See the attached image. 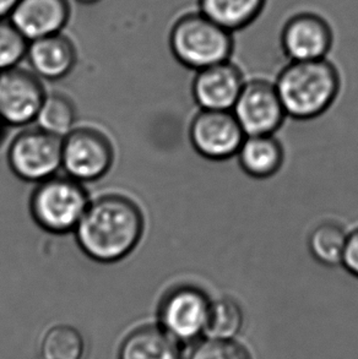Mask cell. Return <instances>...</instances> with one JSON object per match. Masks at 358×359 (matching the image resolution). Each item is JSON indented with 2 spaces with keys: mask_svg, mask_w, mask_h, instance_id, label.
<instances>
[{
  "mask_svg": "<svg viewBox=\"0 0 358 359\" xmlns=\"http://www.w3.org/2000/svg\"><path fill=\"white\" fill-rule=\"evenodd\" d=\"M74 232L79 247L90 259L111 264L128 257L139 244L144 217L131 200L107 195L88 204Z\"/></svg>",
  "mask_w": 358,
  "mask_h": 359,
  "instance_id": "obj_1",
  "label": "cell"
},
{
  "mask_svg": "<svg viewBox=\"0 0 358 359\" xmlns=\"http://www.w3.org/2000/svg\"><path fill=\"white\" fill-rule=\"evenodd\" d=\"M286 116L307 121L329 109L340 91V75L328 59L290 62L276 79Z\"/></svg>",
  "mask_w": 358,
  "mask_h": 359,
  "instance_id": "obj_2",
  "label": "cell"
},
{
  "mask_svg": "<svg viewBox=\"0 0 358 359\" xmlns=\"http://www.w3.org/2000/svg\"><path fill=\"white\" fill-rule=\"evenodd\" d=\"M168 44L177 62L194 72L231 60L234 49L232 32L199 10L175 20Z\"/></svg>",
  "mask_w": 358,
  "mask_h": 359,
  "instance_id": "obj_3",
  "label": "cell"
},
{
  "mask_svg": "<svg viewBox=\"0 0 358 359\" xmlns=\"http://www.w3.org/2000/svg\"><path fill=\"white\" fill-rule=\"evenodd\" d=\"M88 193L70 177H52L39 183L29 209L34 222L49 233L64 234L78 227L88 209Z\"/></svg>",
  "mask_w": 358,
  "mask_h": 359,
  "instance_id": "obj_4",
  "label": "cell"
},
{
  "mask_svg": "<svg viewBox=\"0 0 358 359\" xmlns=\"http://www.w3.org/2000/svg\"><path fill=\"white\" fill-rule=\"evenodd\" d=\"M62 137L39 128L24 131L10 144V168L20 180L29 183L49 180L62 168Z\"/></svg>",
  "mask_w": 358,
  "mask_h": 359,
  "instance_id": "obj_5",
  "label": "cell"
},
{
  "mask_svg": "<svg viewBox=\"0 0 358 359\" xmlns=\"http://www.w3.org/2000/svg\"><path fill=\"white\" fill-rule=\"evenodd\" d=\"M114 152L111 141L90 128L74 129L63 137L62 167L79 183L96 182L111 170Z\"/></svg>",
  "mask_w": 358,
  "mask_h": 359,
  "instance_id": "obj_6",
  "label": "cell"
},
{
  "mask_svg": "<svg viewBox=\"0 0 358 359\" xmlns=\"http://www.w3.org/2000/svg\"><path fill=\"white\" fill-rule=\"evenodd\" d=\"M195 151L211 161H225L237 155L246 137L232 111L201 109L189 129Z\"/></svg>",
  "mask_w": 358,
  "mask_h": 359,
  "instance_id": "obj_7",
  "label": "cell"
},
{
  "mask_svg": "<svg viewBox=\"0 0 358 359\" xmlns=\"http://www.w3.org/2000/svg\"><path fill=\"white\" fill-rule=\"evenodd\" d=\"M232 113L246 135L274 134L286 117L275 83L267 80L244 83Z\"/></svg>",
  "mask_w": 358,
  "mask_h": 359,
  "instance_id": "obj_8",
  "label": "cell"
},
{
  "mask_svg": "<svg viewBox=\"0 0 358 359\" xmlns=\"http://www.w3.org/2000/svg\"><path fill=\"white\" fill-rule=\"evenodd\" d=\"M281 48L290 62L319 60L334 44L329 21L313 11H300L286 20L280 34Z\"/></svg>",
  "mask_w": 358,
  "mask_h": 359,
  "instance_id": "obj_9",
  "label": "cell"
},
{
  "mask_svg": "<svg viewBox=\"0 0 358 359\" xmlns=\"http://www.w3.org/2000/svg\"><path fill=\"white\" fill-rule=\"evenodd\" d=\"M46 95L36 74L18 67L0 72V119L6 126L29 124Z\"/></svg>",
  "mask_w": 358,
  "mask_h": 359,
  "instance_id": "obj_10",
  "label": "cell"
},
{
  "mask_svg": "<svg viewBox=\"0 0 358 359\" xmlns=\"http://www.w3.org/2000/svg\"><path fill=\"white\" fill-rule=\"evenodd\" d=\"M211 302L201 290L179 287L170 292L161 306L162 329L175 340L190 341L204 334Z\"/></svg>",
  "mask_w": 358,
  "mask_h": 359,
  "instance_id": "obj_11",
  "label": "cell"
},
{
  "mask_svg": "<svg viewBox=\"0 0 358 359\" xmlns=\"http://www.w3.org/2000/svg\"><path fill=\"white\" fill-rule=\"evenodd\" d=\"M195 73L192 90L201 109L232 111L246 83L241 69L227 60Z\"/></svg>",
  "mask_w": 358,
  "mask_h": 359,
  "instance_id": "obj_12",
  "label": "cell"
},
{
  "mask_svg": "<svg viewBox=\"0 0 358 359\" xmlns=\"http://www.w3.org/2000/svg\"><path fill=\"white\" fill-rule=\"evenodd\" d=\"M70 18L69 0H19L9 16L29 42L62 34Z\"/></svg>",
  "mask_w": 358,
  "mask_h": 359,
  "instance_id": "obj_13",
  "label": "cell"
},
{
  "mask_svg": "<svg viewBox=\"0 0 358 359\" xmlns=\"http://www.w3.org/2000/svg\"><path fill=\"white\" fill-rule=\"evenodd\" d=\"M26 59L39 79L60 80L68 76L78 62V52L67 34H52L29 43Z\"/></svg>",
  "mask_w": 358,
  "mask_h": 359,
  "instance_id": "obj_14",
  "label": "cell"
},
{
  "mask_svg": "<svg viewBox=\"0 0 358 359\" xmlns=\"http://www.w3.org/2000/svg\"><path fill=\"white\" fill-rule=\"evenodd\" d=\"M242 170L253 178H269L284 163V150L272 134L246 135L237 152Z\"/></svg>",
  "mask_w": 358,
  "mask_h": 359,
  "instance_id": "obj_15",
  "label": "cell"
},
{
  "mask_svg": "<svg viewBox=\"0 0 358 359\" xmlns=\"http://www.w3.org/2000/svg\"><path fill=\"white\" fill-rule=\"evenodd\" d=\"M119 359H182L177 340L164 329L146 326L126 337Z\"/></svg>",
  "mask_w": 358,
  "mask_h": 359,
  "instance_id": "obj_16",
  "label": "cell"
},
{
  "mask_svg": "<svg viewBox=\"0 0 358 359\" xmlns=\"http://www.w3.org/2000/svg\"><path fill=\"white\" fill-rule=\"evenodd\" d=\"M267 0H198V10L232 34L262 15Z\"/></svg>",
  "mask_w": 358,
  "mask_h": 359,
  "instance_id": "obj_17",
  "label": "cell"
},
{
  "mask_svg": "<svg viewBox=\"0 0 358 359\" xmlns=\"http://www.w3.org/2000/svg\"><path fill=\"white\" fill-rule=\"evenodd\" d=\"M347 236L335 222H324L310 232L308 238L312 257L325 266H336L343 262Z\"/></svg>",
  "mask_w": 358,
  "mask_h": 359,
  "instance_id": "obj_18",
  "label": "cell"
},
{
  "mask_svg": "<svg viewBox=\"0 0 358 359\" xmlns=\"http://www.w3.org/2000/svg\"><path fill=\"white\" fill-rule=\"evenodd\" d=\"M34 121L39 129L63 139L75 129L77 111L73 102L63 95H46Z\"/></svg>",
  "mask_w": 358,
  "mask_h": 359,
  "instance_id": "obj_19",
  "label": "cell"
},
{
  "mask_svg": "<svg viewBox=\"0 0 358 359\" xmlns=\"http://www.w3.org/2000/svg\"><path fill=\"white\" fill-rule=\"evenodd\" d=\"M41 353L44 359H83L85 341L77 327L55 325L46 332Z\"/></svg>",
  "mask_w": 358,
  "mask_h": 359,
  "instance_id": "obj_20",
  "label": "cell"
},
{
  "mask_svg": "<svg viewBox=\"0 0 358 359\" xmlns=\"http://www.w3.org/2000/svg\"><path fill=\"white\" fill-rule=\"evenodd\" d=\"M242 325V309L237 302L231 298H221L211 302L204 335L215 340H232L241 331Z\"/></svg>",
  "mask_w": 358,
  "mask_h": 359,
  "instance_id": "obj_21",
  "label": "cell"
},
{
  "mask_svg": "<svg viewBox=\"0 0 358 359\" xmlns=\"http://www.w3.org/2000/svg\"><path fill=\"white\" fill-rule=\"evenodd\" d=\"M29 43L9 18L0 19V72L16 68L26 58Z\"/></svg>",
  "mask_w": 358,
  "mask_h": 359,
  "instance_id": "obj_22",
  "label": "cell"
},
{
  "mask_svg": "<svg viewBox=\"0 0 358 359\" xmlns=\"http://www.w3.org/2000/svg\"><path fill=\"white\" fill-rule=\"evenodd\" d=\"M190 359H251V355L236 341L208 339L195 347Z\"/></svg>",
  "mask_w": 358,
  "mask_h": 359,
  "instance_id": "obj_23",
  "label": "cell"
},
{
  "mask_svg": "<svg viewBox=\"0 0 358 359\" xmlns=\"http://www.w3.org/2000/svg\"><path fill=\"white\" fill-rule=\"evenodd\" d=\"M341 265L358 278V229L347 236V242L345 248L344 257Z\"/></svg>",
  "mask_w": 358,
  "mask_h": 359,
  "instance_id": "obj_24",
  "label": "cell"
},
{
  "mask_svg": "<svg viewBox=\"0 0 358 359\" xmlns=\"http://www.w3.org/2000/svg\"><path fill=\"white\" fill-rule=\"evenodd\" d=\"M19 0H0V19L9 18Z\"/></svg>",
  "mask_w": 358,
  "mask_h": 359,
  "instance_id": "obj_25",
  "label": "cell"
},
{
  "mask_svg": "<svg viewBox=\"0 0 358 359\" xmlns=\"http://www.w3.org/2000/svg\"><path fill=\"white\" fill-rule=\"evenodd\" d=\"M77 1H78L79 4L95 5L97 3H100L101 0H77Z\"/></svg>",
  "mask_w": 358,
  "mask_h": 359,
  "instance_id": "obj_26",
  "label": "cell"
},
{
  "mask_svg": "<svg viewBox=\"0 0 358 359\" xmlns=\"http://www.w3.org/2000/svg\"><path fill=\"white\" fill-rule=\"evenodd\" d=\"M3 126H4V123L0 119V137H1V134H3Z\"/></svg>",
  "mask_w": 358,
  "mask_h": 359,
  "instance_id": "obj_27",
  "label": "cell"
}]
</instances>
